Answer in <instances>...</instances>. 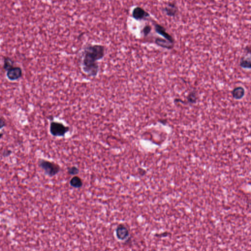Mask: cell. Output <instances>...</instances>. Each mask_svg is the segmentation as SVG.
Returning <instances> with one entry per match:
<instances>
[{
    "instance_id": "cell-2",
    "label": "cell",
    "mask_w": 251,
    "mask_h": 251,
    "mask_svg": "<svg viewBox=\"0 0 251 251\" xmlns=\"http://www.w3.org/2000/svg\"><path fill=\"white\" fill-rule=\"evenodd\" d=\"M38 165L45 174L50 177L55 176L61 171V167L58 164L44 159L39 160Z\"/></svg>"
},
{
    "instance_id": "cell-11",
    "label": "cell",
    "mask_w": 251,
    "mask_h": 251,
    "mask_svg": "<svg viewBox=\"0 0 251 251\" xmlns=\"http://www.w3.org/2000/svg\"><path fill=\"white\" fill-rule=\"evenodd\" d=\"M4 63L3 68L5 71H8L10 69L12 68L14 65V61L12 60V58L9 57H4Z\"/></svg>"
},
{
    "instance_id": "cell-1",
    "label": "cell",
    "mask_w": 251,
    "mask_h": 251,
    "mask_svg": "<svg viewBox=\"0 0 251 251\" xmlns=\"http://www.w3.org/2000/svg\"><path fill=\"white\" fill-rule=\"evenodd\" d=\"M105 53V47L101 45L86 46L81 56V66L83 72L89 77L97 76L100 71L98 61L104 57Z\"/></svg>"
},
{
    "instance_id": "cell-18",
    "label": "cell",
    "mask_w": 251,
    "mask_h": 251,
    "mask_svg": "<svg viewBox=\"0 0 251 251\" xmlns=\"http://www.w3.org/2000/svg\"><path fill=\"white\" fill-rule=\"evenodd\" d=\"M6 123H5V120L3 118H0V129H3L4 127H5Z\"/></svg>"
},
{
    "instance_id": "cell-16",
    "label": "cell",
    "mask_w": 251,
    "mask_h": 251,
    "mask_svg": "<svg viewBox=\"0 0 251 251\" xmlns=\"http://www.w3.org/2000/svg\"><path fill=\"white\" fill-rule=\"evenodd\" d=\"M169 235L171 236V234L169 232H162V233L155 234V236L156 237H159V238H162V237H168Z\"/></svg>"
},
{
    "instance_id": "cell-15",
    "label": "cell",
    "mask_w": 251,
    "mask_h": 251,
    "mask_svg": "<svg viewBox=\"0 0 251 251\" xmlns=\"http://www.w3.org/2000/svg\"><path fill=\"white\" fill-rule=\"evenodd\" d=\"M196 95L195 92H192L188 96V101L190 103H195L196 100Z\"/></svg>"
},
{
    "instance_id": "cell-9",
    "label": "cell",
    "mask_w": 251,
    "mask_h": 251,
    "mask_svg": "<svg viewBox=\"0 0 251 251\" xmlns=\"http://www.w3.org/2000/svg\"><path fill=\"white\" fill-rule=\"evenodd\" d=\"M155 43L158 46L167 49H171L173 48L174 44L170 43L166 40H163L162 38H157L155 40Z\"/></svg>"
},
{
    "instance_id": "cell-13",
    "label": "cell",
    "mask_w": 251,
    "mask_h": 251,
    "mask_svg": "<svg viewBox=\"0 0 251 251\" xmlns=\"http://www.w3.org/2000/svg\"><path fill=\"white\" fill-rule=\"evenodd\" d=\"M240 65L243 68H250V59L248 60L247 59H245L244 58H242L240 62Z\"/></svg>"
},
{
    "instance_id": "cell-14",
    "label": "cell",
    "mask_w": 251,
    "mask_h": 251,
    "mask_svg": "<svg viewBox=\"0 0 251 251\" xmlns=\"http://www.w3.org/2000/svg\"><path fill=\"white\" fill-rule=\"evenodd\" d=\"M151 31H152V27L150 25H147L145 26L144 27L143 29H142V32L144 36H148L149 34H150Z\"/></svg>"
},
{
    "instance_id": "cell-4",
    "label": "cell",
    "mask_w": 251,
    "mask_h": 251,
    "mask_svg": "<svg viewBox=\"0 0 251 251\" xmlns=\"http://www.w3.org/2000/svg\"><path fill=\"white\" fill-rule=\"evenodd\" d=\"M116 236L117 238L121 241L128 239L129 236V229L124 224H119L116 229Z\"/></svg>"
},
{
    "instance_id": "cell-3",
    "label": "cell",
    "mask_w": 251,
    "mask_h": 251,
    "mask_svg": "<svg viewBox=\"0 0 251 251\" xmlns=\"http://www.w3.org/2000/svg\"><path fill=\"white\" fill-rule=\"evenodd\" d=\"M70 130V128L60 122L53 121L50 125V132L55 137H64Z\"/></svg>"
},
{
    "instance_id": "cell-6",
    "label": "cell",
    "mask_w": 251,
    "mask_h": 251,
    "mask_svg": "<svg viewBox=\"0 0 251 251\" xmlns=\"http://www.w3.org/2000/svg\"><path fill=\"white\" fill-rule=\"evenodd\" d=\"M22 76V70L19 67H13L7 71L6 76L10 81L18 80Z\"/></svg>"
},
{
    "instance_id": "cell-10",
    "label": "cell",
    "mask_w": 251,
    "mask_h": 251,
    "mask_svg": "<svg viewBox=\"0 0 251 251\" xmlns=\"http://www.w3.org/2000/svg\"><path fill=\"white\" fill-rule=\"evenodd\" d=\"M70 184L71 187L75 188H80L83 187V181L79 177L75 176L71 179Z\"/></svg>"
},
{
    "instance_id": "cell-19",
    "label": "cell",
    "mask_w": 251,
    "mask_h": 251,
    "mask_svg": "<svg viewBox=\"0 0 251 251\" xmlns=\"http://www.w3.org/2000/svg\"><path fill=\"white\" fill-rule=\"evenodd\" d=\"M3 133H0V139H1L3 136Z\"/></svg>"
},
{
    "instance_id": "cell-12",
    "label": "cell",
    "mask_w": 251,
    "mask_h": 251,
    "mask_svg": "<svg viewBox=\"0 0 251 251\" xmlns=\"http://www.w3.org/2000/svg\"><path fill=\"white\" fill-rule=\"evenodd\" d=\"M67 172L69 175L71 176H76L79 174L80 170L76 166H73L70 167L68 168Z\"/></svg>"
},
{
    "instance_id": "cell-8",
    "label": "cell",
    "mask_w": 251,
    "mask_h": 251,
    "mask_svg": "<svg viewBox=\"0 0 251 251\" xmlns=\"http://www.w3.org/2000/svg\"><path fill=\"white\" fill-rule=\"evenodd\" d=\"M164 12L167 15L174 17L177 15L179 10L177 6L174 3H168L167 6L164 8Z\"/></svg>"
},
{
    "instance_id": "cell-7",
    "label": "cell",
    "mask_w": 251,
    "mask_h": 251,
    "mask_svg": "<svg viewBox=\"0 0 251 251\" xmlns=\"http://www.w3.org/2000/svg\"><path fill=\"white\" fill-rule=\"evenodd\" d=\"M155 29L156 33L161 35L170 43L174 44V39L170 34L167 33L165 28H164L163 26L158 24H155Z\"/></svg>"
},
{
    "instance_id": "cell-17",
    "label": "cell",
    "mask_w": 251,
    "mask_h": 251,
    "mask_svg": "<svg viewBox=\"0 0 251 251\" xmlns=\"http://www.w3.org/2000/svg\"><path fill=\"white\" fill-rule=\"evenodd\" d=\"M12 151L10 150H4L2 152V155L4 157H8V156H10V155H12Z\"/></svg>"
},
{
    "instance_id": "cell-5",
    "label": "cell",
    "mask_w": 251,
    "mask_h": 251,
    "mask_svg": "<svg viewBox=\"0 0 251 251\" xmlns=\"http://www.w3.org/2000/svg\"><path fill=\"white\" fill-rule=\"evenodd\" d=\"M148 12L144 10L143 8L136 6L133 9L132 12V16L135 20L137 21L142 20L150 17Z\"/></svg>"
}]
</instances>
